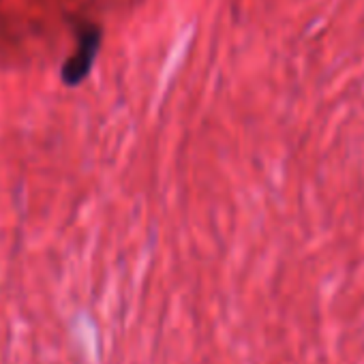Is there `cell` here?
I'll return each instance as SVG.
<instances>
[{"mask_svg":"<svg viewBox=\"0 0 364 364\" xmlns=\"http://www.w3.org/2000/svg\"><path fill=\"white\" fill-rule=\"evenodd\" d=\"M101 28L99 26H82L80 35H77V48L75 52L65 60L63 69H60V77L67 86H80L90 69L92 63L99 54L101 48Z\"/></svg>","mask_w":364,"mask_h":364,"instance_id":"obj_1","label":"cell"}]
</instances>
